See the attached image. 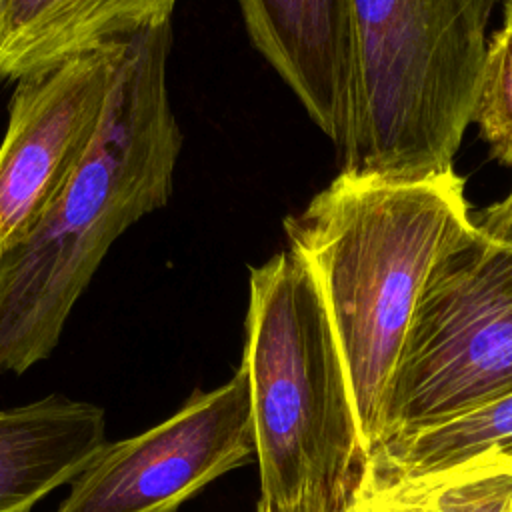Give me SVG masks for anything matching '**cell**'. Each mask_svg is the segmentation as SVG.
<instances>
[{
	"instance_id": "11",
	"label": "cell",
	"mask_w": 512,
	"mask_h": 512,
	"mask_svg": "<svg viewBox=\"0 0 512 512\" xmlns=\"http://www.w3.org/2000/svg\"><path fill=\"white\" fill-rule=\"evenodd\" d=\"M488 448L512 456V394L454 418L400 432L368 458L380 476H412L462 462Z\"/></svg>"
},
{
	"instance_id": "15",
	"label": "cell",
	"mask_w": 512,
	"mask_h": 512,
	"mask_svg": "<svg viewBox=\"0 0 512 512\" xmlns=\"http://www.w3.org/2000/svg\"><path fill=\"white\" fill-rule=\"evenodd\" d=\"M476 226L490 238L498 242L512 244V190L492 206L484 208L480 222Z\"/></svg>"
},
{
	"instance_id": "9",
	"label": "cell",
	"mask_w": 512,
	"mask_h": 512,
	"mask_svg": "<svg viewBox=\"0 0 512 512\" xmlns=\"http://www.w3.org/2000/svg\"><path fill=\"white\" fill-rule=\"evenodd\" d=\"M178 0H0V80L170 24Z\"/></svg>"
},
{
	"instance_id": "12",
	"label": "cell",
	"mask_w": 512,
	"mask_h": 512,
	"mask_svg": "<svg viewBox=\"0 0 512 512\" xmlns=\"http://www.w3.org/2000/svg\"><path fill=\"white\" fill-rule=\"evenodd\" d=\"M370 474L394 512H512V456L496 448L432 472Z\"/></svg>"
},
{
	"instance_id": "6",
	"label": "cell",
	"mask_w": 512,
	"mask_h": 512,
	"mask_svg": "<svg viewBox=\"0 0 512 512\" xmlns=\"http://www.w3.org/2000/svg\"><path fill=\"white\" fill-rule=\"evenodd\" d=\"M254 452L248 376L238 366L228 382L194 392L158 426L106 442L56 512H176Z\"/></svg>"
},
{
	"instance_id": "5",
	"label": "cell",
	"mask_w": 512,
	"mask_h": 512,
	"mask_svg": "<svg viewBox=\"0 0 512 512\" xmlns=\"http://www.w3.org/2000/svg\"><path fill=\"white\" fill-rule=\"evenodd\" d=\"M512 394V244L476 224L432 270L396 366L384 442Z\"/></svg>"
},
{
	"instance_id": "16",
	"label": "cell",
	"mask_w": 512,
	"mask_h": 512,
	"mask_svg": "<svg viewBox=\"0 0 512 512\" xmlns=\"http://www.w3.org/2000/svg\"><path fill=\"white\" fill-rule=\"evenodd\" d=\"M506 14H512V0L506 2Z\"/></svg>"
},
{
	"instance_id": "13",
	"label": "cell",
	"mask_w": 512,
	"mask_h": 512,
	"mask_svg": "<svg viewBox=\"0 0 512 512\" xmlns=\"http://www.w3.org/2000/svg\"><path fill=\"white\" fill-rule=\"evenodd\" d=\"M472 122L492 156L512 168V14L488 42Z\"/></svg>"
},
{
	"instance_id": "3",
	"label": "cell",
	"mask_w": 512,
	"mask_h": 512,
	"mask_svg": "<svg viewBox=\"0 0 512 512\" xmlns=\"http://www.w3.org/2000/svg\"><path fill=\"white\" fill-rule=\"evenodd\" d=\"M498 0H350L342 170L424 178L454 168Z\"/></svg>"
},
{
	"instance_id": "4",
	"label": "cell",
	"mask_w": 512,
	"mask_h": 512,
	"mask_svg": "<svg viewBox=\"0 0 512 512\" xmlns=\"http://www.w3.org/2000/svg\"><path fill=\"white\" fill-rule=\"evenodd\" d=\"M240 366L248 376L260 504L284 506L332 488L368 462L322 296L290 246L250 268Z\"/></svg>"
},
{
	"instance_id": "8",
	"label": "cell",
	"mask_w": 512,
	"mask_h": 512,
	"mask_svg": "<svg viewBox=\"0 0 512 512\" xmlns=\"http://www.w3.org/2000/svg\"><path fill=\"white\" fill-rule=\"evenodd\" d=\"M254 48L342 150L348 130L350 0H238Z\"/></svg>"
},
{
	"instance_id": "1",
	"label": "cell",
	"mask_w": 512,
	"mask_h": 512,
	"mask_svg": "<svg viewBox=\"0 0 512 512\" xmlns=\"http://www.w3.org/2000/svg\"><path fill=\"white\" fill-rule=\"evenodd\" d=\"M474 224L454 168L424 178L342 170L284 220L322 296L366 460L386 438L396 366L428 278Z\"/></svg>"
},
{
	"instance_id": "2",
	"label": "cell",
	"mask_w": 512,
	"mask_h": 512,
	"mask_svg": "<svg viewBox=\"0 0 512 512\" xmlns=\"http://www.w3.org/2000/svg\"><path fill=\"white\" fill-rule=\"evenodd\" d=\"M172 28L128 40L102 126L50 208L0 256V376L56 348L110 246L168 204L182 132L168 96Z\"/></svg>"
},
{
	"instance_id": "10",
	"label": "cell",
	"mask_w": 512,
	"mask_h": 512,
	"mask_svg": "<svg viewBox=\"0 0 512 512\" xmlns=\"http://www.w3.org/2000/svg\"><path fill=\"white\" fill-rule=\"evenodd\" d=\"M106 446L96 404L48 396L0 412V512H30Z\"/></svg>"
},
{
	"instance_id": "7",
	"label": "cell",
	"mask_w": 512,
	"mask_h": 512,
	"mask_svg": "<svg viewBox=\"0 0 512 512\" xmlns=\"http://www.w3.org/2000/svg\"><path fill=\"white\" fill-rule=\"evenodd\" d=\"M126 42L16 80L0 142V256L30 234L92 146Z\"/></svg>"
},
{
	"instance_id": "14",
	"label": "cell",
	"mask_w": 512,
	"mask_h": 512,
	"mask_svg": "<svg viewBox=\"0 0 512 512\" xmlns=\"http://www.w3.org/2000/svg\"><path fill=\"white\" fill-rule=\"evenodd\" d=\"M256 512H394L378 494L368 462L344 482L308 492L284 506L256 504Z\"/></svg>"
}]
</instances>
